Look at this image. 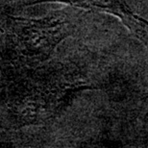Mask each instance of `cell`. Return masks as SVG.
<instances>
[{"label": "cell", "instance_id": "1", "mask_svg": "<svg viewBox=\"0 0 148 148\" xmlns=\"http://www.w3.org/2000/svg\"><path fill=\"white\" fill-rule=\"evenodd\" d=\"M117 16L130 32L148 49V20L134 12L126 0H75Z\"/></svg>", "mask_w": 148, "mask_h": 148}]
</instances>
